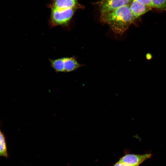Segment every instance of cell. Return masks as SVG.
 Here are the masks:
<instances>
[{
  "label": "cell",
  "mask_w": 166,
  "mask_h": 166,
  "mask_svg": "<svg viewBox=\"0 0 166 166\" xmlns=\"http://www.w3.org/2000/svg\"><path fill=\"white\" fill-rule=\"evenodd\" d=\"M100 20L115 34L121 35L135 20L129 6L125 5L100 15Z\"/></svg>",
  "instance_id": "cell-1"
},
{
  "label": "cell",
  "mask_w": 166,
  "mask_h": 166,
  "mask_svg": "<svg viewBox=\"0 0 166 166\" xmlns=\"http://www.w3.org/2000/svg\"><path fill=\"white\" fill-rule=\"evenodd\" d=\"M74 56L55 59L48 58L50 66L56 73H69L75 71L85 65L79 63Z\"/></svg>",
  "instance_id": "cell-2"
},
{
  "label": "cell",
  "mask_w": 166,
  "mask_h": 166,
  "mask_svg": "<svg viewBox=\"0 0 166 166\" xmlns=\"http://www.w3.org/2000/svg\"><path fill=\"white\" fill-rule=\"evenodd\" d=\"M132 0H99L97 3L100 15L121 6L128 5Z\"/></svg>",
  "instance_id": "cell-3"
},
{
  "label": "cell",
  "mask_w": 166,
  "mask_h": 166,
  "mask_svg": "<svg viewBox=\"0 0 166 166\" xmlns=\"http://www.w3.org/2000/svg\"><path fill=\"white\" fill-rule=\"evenodd\" d=\"M152 156L150 153L143 155L127 154L120 158L118 161L131 165L139 166L145 160L151 158Z\"/></svg>",
  "instance_id": "cell-4"
},
{
  "label": "cell",
  "mask_w": 166,
  "mask_h": 166,
  "mask_svg": "<svg viewBox=\"0 0 166 166\" xmlns=\"http://www.w3.org/2000/svg\"><path fill=\"white\" fill-rule=\"evenodd\" d=\"M128 6L135 20L152 8L134 0H132Z\"/></svg>",
  "instance_id": "cell-5"
},
{
  "label": "cell",
  "mask_w": 166,
  "mask_h": 166,
  "mask_svg": "<svg viewBox=\"0 0 166 166\" xmlns=\"http://www.w3.org/2000/svg\"><path fill=\"white\" fill-rule=\"evenodd\" d=\"M49 6L50 8L65 7L77 10L83 7L78 0H52Z\"/></svg>",
  "instance_id": "cell-6"
},
{
  "label": "cell",
  "mask_w": 166,
  "mask_h": 166,
  "mask_svg": "<svg viewBox=\"0 0 166 166\" xmlns=\"http://www.w3.org/2000/svg\"><path fill=\"white\" fill-rule=\"evenodd\" d=\"M8 156L5 137L0 128V156Z\"/></svg>",
  "instance_id": "cell-7"
},
{
  "label": "cell",
  "mask_w": 166,
  "mask_h": 166,
  "mask_svg": "<svg viewBox=\"0 0 166 166\" xmlns=\"http://www.w3.org/2000/svg\"><path fill=\"white\" fill-rule=\"evenodd\" d=\"M153 8L166 11V0H152Z\"/></svg>",
  "instance_id": "cell-8"
},
{
  "label": "cell",
  "mask_w": 166,
  "mask_h": 166,
  "mask_svg": "<svg viewBox=\"0 0 166 166\" xmlns=\"http://www.w3.org/2000/svg\"><path fill=\"white\" fill-rule=\"evenodd\" d=\"M153 8L152 0H134Z\"/></svg>",
  "instance_id": "cell-9"
},
{
  "label": "cell",
  "mask_w": 166,
  "mask_h": 166,
  "mask_svg": "<svg viewBox=\"0 0 166 166\" xmlns=\"http://www.w3.org/2000/svg\"><path fill=\"white\" fill-rule=\"evenodd\" d=\"M113 166H135L129 165L119 161L116 163Z\"/></svg>",
  "instance_id": "cell-10"
}]
</instances>
